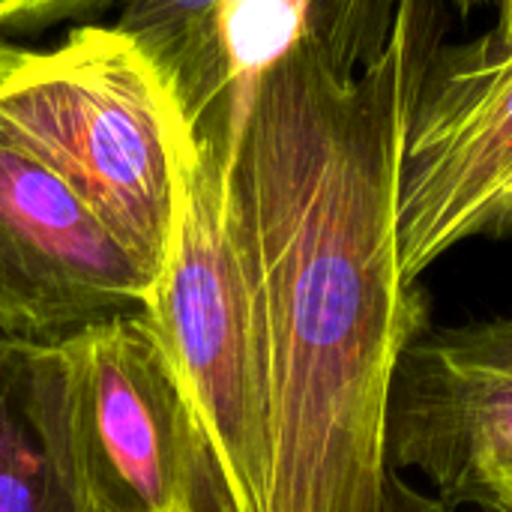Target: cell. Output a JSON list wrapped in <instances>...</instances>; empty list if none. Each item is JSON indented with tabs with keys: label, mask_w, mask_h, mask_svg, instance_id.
Here are the masks:
<instances>
[{
	"label": "cell",
	"mask_w": 512,
	"mask_h": 512,
	"mask_svg": "<svg viewBox=\"0 0 512 512\" xmlns=\"http://www.w3.org/2000/svg\"><path fill=\"white\" fill-rule=\"evenodd\" d=\"M441 21L402 0L363 69L300 33L237 90L225 207L252 270L267 363L261 512H384L396 363L429 297L402 276L399 168Z\"/></svg>",
	"instance_id": "6da1fadb"
},
{
	"label": "cell",
	"mask_w": 512,
	"mask_h": 512,
	"mask_svg": "<svg viewBox=\"0 0 512 512\" xmlns=\"http://www.w3.org/2000/svg\"><path fill=\"white\" fill-rule=\"evenodd\" d=\"M192 144L168 84L117 27L84 24L0 75V147L63 180L153 282Z\"/></svg>",
	"instance_id": "7a4b0ae2"
},
{
	"label": "cell",
	"mask_w": 512,
	"mask_h": 512,
	"mask_svg": "<svg viewBox=\"0 0 512 512\" xmlns=\"http://www.w3.org/2000/svg\"><path fill=\"white\" fill-rule=\"evenodd\" d=\"M225 147L228 135H201L180 165L147 318L213 435L240 512H261L270 474L264 327L228 222Z\"/></svg>",
	"instance_id": "3957f363"
},
{
	"label": "cell",
	"mask_w": 512,
	"mask_h": 512,
	"mask_svg": "<svg viewBox=\"0 0 512 512\" xmlns=\"http://www.w3.org/2000/svg\"><path fill=\"white\" fill-rule=\"evenodd\" d=\"M75 453L102 512H240L207 423L147 312L60 342Z\"/></svg>",
	"instance_id": "277c9868"
},
{
	"label": "cell",
	"mask_w": 512,
	"mask_h": 512,
	"mask_svg": "<svg viewBox=\"0 0 512 512\" xmlns=\"http://www.w3.org/2000/svg\"><path fill=\"white\" fill-rule=\"evenodd\" d=\"M512 231V39L438 42L399 168L402 276L456 246Z\"/></svg>",
	"instance_id": "5b68a950"
},
{
	"label": "cell",
	"mask_w": 512,
	"mask_h": 512,
	"mask_svg": "<svg viewBox=\"0 0 512 512\" xmlns=\"http://www.w3.org/2000/svg\"><path fill=\"white\" fill-rule=\"evenodd\" d=\"M153 273L48 168L0 147V333L63 342L147 312Z\"/></svg>",
	"instance_id": "8992f818"
},
{
	"label": "cell",
	"mask_w": 512,
	"mask_h": 512,
	"mask_svg": "<svg viewBox=\"0 0 512 512\" xmlns=\"http://www.w3.org/2000/svg\"><path fill=\"white\" fill-rule=\"evenodd\" d=\"M387 459L432 495L477 507L512 462V315L426 327L402 351L390 390Z\"/></svg>",
	"instance_id": "52a82bcc"
},
{
	"label": "cell",
	"mask_w": 512,
	"mask_h": 512,
	"mask_svg": "<svg viewBox=\"0 0 512 512\" xmlns=\"http://www.w3.org/2000/svg\"><path fill=\"white\" fill-rule=\"evenodd\" d=\"M0 512H102L75 453L60 342L0 333Z\"/></svg>",
	"instance_id": "ba28073f"
},
{
	"label": "cell",
	"mask_w": 512,
	"mask_h": 512,
	"mask_svg": "<svg viewBox=\"0 0 512 512\" xmlns=\"http://www.w3.org/2000/svg\"><path fill=\"white\" fill-rule=\"evenodd\" d=\"M228 6L231 0H123L114 24L150 57L192 138L231 132L234 93L219 48Z\"/></svg>",
	"instance_id": "9c48e42d"
},
{
	"label": "cell",
	"mask_w": 512,
	"mask_h": 512,
	"mask_svg": "<svg viewBox=\"0 0 512 512\" xmlns=\"http://www.w3.org/2000/svg\"><path fill=\"white\" fill-rule=\"evenodd\" d=\"M114 0H0V30H36L105 9Z\"/></svg>",
	"instance_id": "30bf717a"
},
{
	"label": "cell",
	"mask_w": 512,
	"mask_h": 512,
	"mask_svg": "<svg viewBox=\"0 0 512 512\" xmlns=\"http://www.w3.org/2000/svg\"><path fill=\"white\" fill-rule=\"evenodd\" d=\"M384 512H501L495 507H453L444 504L441 498H435L432 492L417 489L414 483H408L402 474L393 471L390 477V489H387V507Z\"/></svg>",
	"instance_id": "8fae6325"
},
{
	"label": "cell",
	"mask_w": 512,
	"mask_h": 512,
	"mask_svg": "<svg viewBox=\"0 0 512 512\" xmlns=\"http://www.w3.org/2000/svg\"><path fill=\"white\" fill-rule=\"evenodd\" d=\"M477 507H495L501 512H512V462L498 468L486 480V489H483V498H480Z\"/></svg>",
	"instance_id": "7c38bea8"
},
{
	"label": "cell",
	"mask_w": 512,
	"mask_h": 512,
	"mask_svg": "<svg viewBox=\"0 0 512 512\" xmlns=\"http://www.w3.org/2000/svg\"><path fill=\"white\" fill-rule=\"evenodd\" d=\"M24 48H18V45H9L6 39H0V75H6L12 66H18L21 60H24Z\"/></svg>",
	"instance_id": "4fadbf2b"
},
{
	"label": "cell",
	"mask_w": 512,
	"mask_h": 512,
	"mask_svg": "<svg viewBox=\"0 0 512 512\" xmlns=\"http://www.w3.org/2000/svg\"><path fill=\"white\" fill-rule=\"evenodd\" d=\"M495 36L512 39V0H501V6H498V27H495Z\"/></svg>",
	"instance_id": "5bb4252c"
},
{
	"label": "cell",
	"mask_w": 512,
	"mask_h": 512,
	"mask_svg": "<svg viewBox=\"0 0 512 512\" xmlns=\"http://www.w3.org/2000/svg\"><path fill=\"white\" fill-rule=\"evenodd\" d=\"M459 3V9H471L474 3H480V0H456Z\"/></svg>",
	"instance_id": "9a60e30c"
}]
</instances>
